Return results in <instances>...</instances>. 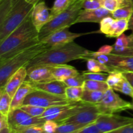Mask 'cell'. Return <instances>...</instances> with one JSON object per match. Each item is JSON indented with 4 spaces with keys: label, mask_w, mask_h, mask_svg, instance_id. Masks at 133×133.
<instances>
[{
    "label": "cell",
    "mask_w": 133,
    "mask_h": 133,
    "mask_svg": "<svg viewBox=\"0 0 133 133\" xmlns=\"http://www.w3.org/2000/svg\"><path fill=\"white\" fill-rule=\"evenodd\" d=\"M27 77V70L25 66L21 68L20 69L16 71L8 80L7 83L3 88L5 92L9 94L12 97H14V94L17 92L19 87L22 85L26 81Z\"/></svg>",
    "instance_id": "cell-16"
},
{
    "label": "cell",
    "mask_w": 133,
    "mask_h": 133,
    "mask_svg": "<svg viewBox=\"0 0 133 133\" xmlns=\"http://www.w3.org/2000/svg\"><path fill=\"white\" fill-rule=\"evenodd\" d=\"M88 125L74 124V123H61L55 133H75Z\"/></svg>",
    "instance_id": "cell-31"
},
{
    "label": "cell",
    "mask_w": 133,
    "mask_h": 133,
    "mask_svg": "<svg viewBox=\"0 0 133 133\" xmlns=\"http://www.w3.org/2000/svg\"><path fill=\"white\" fill-rule=\"evenodd\" d=\"M99 32L103 33L108 38H112L116 28V19L112 16H107L104 18L99 23Z\"/></svg>",
    "instance_id": "cell-21"
},
{
    "label": "cell",
    "mask_w": 133,
    "mask_h": 133,
    "mask_svg": "<svg viewBox=\"0 0 133 133\" xmlns=\"http://www.w3.org/2000/svg\"><path fill=\"white\" fill-rule=\"evenodd\" d=\"M87 61V71L88 72H105L109 74L113 71V68L109 66L101 63L94 58H88Z\"/></svg>",
    "instance_id": "cell-22"
},
{
    "label": "cell",
    "mask_w": 133,
    "mask_h": 133,
    "mask_svg": "<svg viewBox=\"0 0 133 133\" xmlns=\"http://www.w3.org/2000/svg\"><path fill=\"white\" fill-rule=\"evenodd\" d=\"M83 0H74L68 9L49 21L39 32L40 41L50 34L64 28H70L82 9Z\"/></svg>",
    "instance_id": "cell-4"
},
{
    "label": "cell",
    "mask_w": 133,
    "mask_h": 133,
    "mask_svg": "<svg viewBox=\"0 0 133 133\" xmlns=\"http://www.w3.org/2000/svg\"><path fill=\"white\" fill-rule=\"evenodd\" d=\"M31 20L38 32L51 21V9L48 8L45 1H39L34 6L31 12Z\"/></svg>",
    "instance_id": "cell-13"
},
{
    "label": "cell",
    "mask_w": 133,
    "mask_h": 133,
    "mask_svg": "<svg viewBox=\"0 0 133 133\" xmlns=\"http://www.w3.org/2000/svg\"><path fill=\"white\" fill-rule=\"evenodd\" d=\"M42 125H32L12 130V133H45Z\"/></svg>",
    "instance_id": "cell-37"
},
{
    "label": "cell",
    "mask_w": 133,
    "mask_h": 133,
    "mask_svg": "<svg viewBox=\"0 0 133 133\" xmlns=\"http://www.w3.org/2000/svg\"><path fill=\"white\" fill-rule=\"evenodd\" d=\"M92 32H85V33H76L70 32L69 28H64L58 30L48 36H45L40 40L44 44H47L49 47H55L58 45H64L68 43L72 42L77 38Z\"/></svg>",
    "instance_id": "cell-12"
},
{
    "label": "cell",
    "mask_w": 133,
    "mask_h": 133,
    "mask_svg": "<svg viewBox=\"0 0 133 133\" xmlns=\"http://www.w3.org/2000/svg\"><path fill=\"white\" fill-rule=\"evenodd\" d=\"M129 47H133V41H130Z\"/></svg>",
    "instance_id": "cell-50"
},
{
    "label": "cell",
    "mask_w": 133,
    "mask_h": 133,
    "mask_svg": "<svg viewBox=\"0 0 133 133\" xmlns=\"http://www.w3.org/2000/svg\"><path fill=\"white\" fill-rule=\"evenodd\" d=\"M129 43L130 40L129 36H127L124 33L122 34V35L117 37L115 44L113 45L114 50L112 53L118 54V53L123 51L125 49L128 48L129 45Z\"/></svg>",
    "instance_id": "cell-29"
},
{
    "label": "cell",
    "mask_w": 133,
    "mask_h": 133,
    "mask_svg": "<svg viewBox=\"0 0 133 133\" xmlns=\"http://www.w3.org/2000/svg\"><path fill=\"white\" fill-rule=\"evenodd\" d=\"M131 3L132 2L130 0H104L103 7L113 12L118 8Z\"/></svg>",
    "instance_id": "cell-32"
},
{
    "label": "cell",
    "mask_w": 133,
    "mask_h": 133,
    "mask_svg": "<svg viewBox=\"0 0 133 133\" xmlns=\"http://www.w3.org/2000/svg\"><path fill=\"white\" fill-rule=\"evenodd\" d=\"M25 1H27V2H28L29 3L35 5L36 3H38L40 0H25Z\"/></svg>",
    "instance_id": "cell-48"
},
{
    "label": "cell",
    "mask_w": 133,
    "mask_h": 133,
    "mask_svg": "<svg viewBox=\"0 0 133 133\" xmlns=\"http://www.w3.org/2000/svg\"><path fill=\"white\" fill-rule=\"evenodd\" d=\"M8 127H9L8 116L1 114L0 115V130Z\"/></svg>",
    "instance_id": "cell-43"
},
{
    "label": "cell",
    "mask_w": 133,
    "mask_h": 133,
    "mask_svg": "<svg viewBox=\"0 0 133 133\" xmlns=\"http://www.w3.org/2000/svg\"><path fill=\"white\" fill-rule=\"evenodd\" d=\"M104 0H83L82 9L94 10L103 7Z\"/></svg>",
    "instance_id": "cell-38"
},
{
    "label": "cell",
    "mask_w": 133,
    "mask_h": 133,
    "mask_svg": "<svg viewBox=\"0 0 133 133\" xmlns=\"http://www.w3.org/2000/svg\"><path fill=\"white\" fill-rule=\"evenodd\" d=\"M84 88L79 87H67L65 92L66 98L73 103L81 102L82 100Z\"/></svg>",
    "instance_id": "cell-25"
},
{
    "label": "cell",
    "mask_w": 133,
    "mask_h": 133,
    "mask_svg": "<svg viewBox=\"0 0 133 133\" xmlns=\"http://www.w3.org/2000/svg\"><path fill=\"white\" fill-rule=\"evenodd\" d=\"M129 38L130 41H133V32L129 36Z\"/></svg>",
    "instance_id": "cell-49"
},
{
    "label": "cell",
    "mask_w": 133,
    "mask_h": 133,
    "mask_svg": "<svg viewBox=\"0 0 133 133\" xmlns=\"http://www.w3.org/2000/svg\"><path fill=\"white\" fill-rule=\"evenodd\" d=\"M115 55L121 56H127V57H133V47H128L123 51Z\"/></svg>",
    "instance_id": "cell-45"
},
{
    "label": "cell",
    "mask_w": 133,
    "mask_h": 133,
    "mask_svg": "<svg viewBox=\"0 0 133 133\" xmlns=\"http://www.w3.org/2000/svg\"><path fill=\"white\" fill-rule=\"evenodd\" d=\"M113 50H114V47L112 45H103L102 47L99 48L97 52L98 53L103 55H110V53H112Z\"/></svg>",
    "instance_id": "cell-42"
},
{
    "label": "cell",
    "mask_w": 133,
    "mask_h": 133,
    "mask_svg": "<svg viewBox=\"0 0 133 133\" xmlns=\"http://www.w3.org/2000/svg\"><path fill=\"white\" fill-rule=\"evenodd\" d=\"M12 97L4 88H0V114L9 116L10 112Z\"/></svg>",
    "instance_id": "cell-24"
},
{
    "label": "cell",
    "mask_w": 133,
    "mask_h": 133,
    "mask_svg": "<svg viewBox=\"0 0 133 133\" xmlns=\"http://www.w3.org/2000/svg\"><path fill=\"white\" fill-rule=\"evenodd\" d=\"M39 32L31 20V14L3 41L0 42V62L40 42Z\"/></svg>",
    "instance_id": "cell-1"
},
{
    "label": "cell",
    "mask_w": 133,
    "mask_h": 133,
    "mask_svg": "<svg viewBox=\"0 0 133 133\" xmlns=\"http://www.w3.org/2000/svg\"><path fill=\"white\" fill-rule=\"evenodd\" d=\"M75 133H102L101 132L98 127L95 124V122L93 123L86 126L84 128L81 129L80 131H77Z\"/></svg>",
    "instance_id": "cell-40"
},
{
    "label": "cell",
    "mask_w": 133,
    "mask_h": 133,
    "mask_svg": "<svg viewBox=\"0 0 133 133\" xmlns=\"http://www.w3.org/2000/svg\"><path fill=\"white\" fill-rule=\"evenodd\" d=\"M0 1H1V0H0Z\"/></svg>",
    "instance_id": "cell-53"
},
{
    "label": "cell",
    "mask_w": 133,
    "mask_h": 133,
    "mask_svg": "<svg viewBox=\"0 0 133 133\" xmlns=\"http://www.w3.org/2000/svg\"><path fill=\"white\" fill-rule=\"evenodd\" d=\"M108 66L122 71H133V57L121 56L110 53V61Z\"/></svg>",
    "instance_id": "cell-19"
},
{
    "label": "cell",
    "mask_w": 133,
    "mask_h": 133,
    "mask_svg": "<svg viewBox=\"0 0 133 133\" xmlns=\"http://www.w3.org/2000/svg\"><path fill=\"white\" fill-rule=\"evenodd\" d=\"M123 77H124V75L122 71L113 68V71L109 74L106 82L109 87L113 89L116 86L118 85L122 81Z\"/></svg>",
    "instance_id": "cell-30"
},
{
    "label": "cell",
    "mask_w": 133,
    "mask_h": 133,
    "mask_svg": "<svg viewBox=\"0 0 133 133\" xmlns=\"http://www.w3.org/2000/svg\"><path fill=\"white\" fill-rule=\"evenodd\" d=\"M130 1H131V2H132V4H133V0H130Z\"/></svg>",
    "instance_id": "cell-52"
},
{
    "label": "cell",
    "mask_w": 133,
    "mask_h": 133,
    "mask_svg": "<svg viewBox=\"0 0 133 133\" xmlns=\"http://www.w3.org/2000/svg\"><path fill=\"white\" fill-rule=\"evenodd\" d=\"M113 90L130 96L133 99V88L125 77L122 81L113 88Z\"/></svg>",
    "instance_id": "cell-33"
},
{
    "label": "cell",
    "mask_w": 133,
    "mask_h": 133,
    "mask_svg": "<svg viewBox=\"0 0 133 133\" xmlns=\"http://www.w3.org/2000/svg\"><path fill=\"white\" fill-rule=\"evenodd\" d=\"M129 29L131 30L133 32V13L129 20Z\"/></svg>",
    "instance_id": "cell-47"
},
{
    "label": "cell",
    "mask_w": 133,
    "mask_h": 133,
    "mask_svg": "<svg viewBox=\"0 0 133 133\" xmlns=\"http://www.w3.org/2000/svg\"><path fill=\"white\" fill-rule=\"evenodd\" d=\"M84 90L92 91H101L106 92L110 87H109L107 82L97 81L86 80L83 84Z\"/></svg>",
    "instance_id": "cell-28"
},
{
    "label": "cell",
    "mask_w": 133,
    "mask_h": 133,
    "mask_svg": "<svg viewBox=\"0 0 133 133\" xmlns=\"http://www.w3.org/2000/svg\"><path fill=\"white\" fill-rule=\"evenodd\" d=\"M122 72H123V74L125 77L129 82V83L133 88V71H123Z\"/></svg>",
    "instance_id": "cell-44"
},
{
    "label": "cell",
    "mask_w": 133,
    "mask_h": 133,
    "mask_svg": "<svg viewBox=\"0 0 133 133\" xmlns=\"http://www.w3.org/2000/svg\"><path fill=\"white\" fill-rule=\"evenodd\" d=\"M133 13L132 3L129 5L121 6L112 12V16L115 19H125L130 20Z\"/></svg>",
    "instance_id": "cell-26"
},
{
    "label": "cell",
    "mask_w": 133,
    "mask_h": 133,
    "mask_svg": "<svg viewBox=\"0 0 133 133\" xmlns=\"http://www.w3.org/2000/svg\"><path fill=\"white\" fill-rule=\"evenodd\" d=\"M96 105L101 114H115L132 109V103L125 101L119 97L111 88H109L105 92L101 102Z\"/></svg>",
    "instance_id": "cell-6"
},
{
    "label": "cell",
    "mask_w": 133,
    "mask_h": 133,
    "mask_svg": "<svg viewBox=\"0 0 133 133\" xmlns=\"http://www.w3.org/2000/svg\"><path fill=\"white\" fill-rule=\"evenodd\" d=\"M50 47L40 42L30 47L13 57L0 62V88H3L10 77L23 66H26L31 60Z\"/></svg>",
    "instance_id": "cell-3"
},
{
    "label": "cell",
    "mask_w": 133,
    "mask_h": 133,
    "mask_svg": "<svg viewBox=\"0 0 133 133\" xmlns=\"http://www.w3.org/2000/svg\"><path fill=\"white\" fill-rule=\"evenodd\" d=\"M107 16H112V12L104 7L94 10L81 9L79 12L77 18L74 22V24L79 23H99L101 20Z\"/></svg>",
    "instance_id": "cell-14"
},
{
    "label": "cell",
    "mask_w": 133,
    "mask_h": 133,
    "mask_svg": "<svg viewBox=\"0 0 133 133\" xmlns=\"http://www.w3.org/2000/svg\"><path fill=\"white\" fill-rule=\"evenodd\" d=\"M104 92L101 91L87 90L84 89L81 101L83 103L92 105H97L101 102L103 97Z\"/></svg>",
    "instance_id": "cell-23"
},
{
    "label": "cell",
    "mask_w": 133,
    "mask_h": 133,
    "mask_svg": "<svg viewBox=\"0 0 133 133\" xmlns=\"http://www.w3.org/2000/svg\"><path fill=\"white\" fill-rule=\"evenodd\" d=\"M0 133H12V130L10 127H5L0 130Z\"/></svg>",
    "instance_id": "cell-46"
},
{
    "label": "cell",
    "mask_w": 133,
    "mask_h": 133,
    "mask_svg": "<svg viewBox=\"0 0 133 133\" xmlns=\"http://www.w3.org/2000/svg\"><path fill=\"white\" fill-rule=\"evenodd\" d=\"M9 127L12 130L32 125H42L45 122L39 117H32L21 109L10 112L8 116Z\"/></svg>",
    "instance_id": "cell-10"
},
{
    "label": "cell",
    "mask_w": 133,
    "mask_h": 133,
    "mask_svg": "<svg viewBox=\"0 0 133 133\" xmlns=\"http://www.w3.org/2000/svg\"><path fill=\"white\" fill-rule=\"evenodd\" d=\"M73 103L66 98V96L53 94L44 91L35 90L26 97L23 105H32L45 109Z\"/></svg>",
    "instance_id": "cell-7"
},
{
    "label": "cell",
    "mask_w": 133,
    "mask_h": 133,
    "mask_svg": "<svg viewBox=\"0 0 133 133\" xmlns=\"http://www.w3.org/2000/svg\"><path fill=\"white\" fill-rule=\"evenodd\" d=\"M89 52V50L74 41L64 45L50 47L31 60L25 67L28 70L38 66L66 64L75 60H83Z\"/></svg>",
    "instance_id": "cell-2"
},
{
    "label": "cell",
    "mask_w": 133,
    "mask_h": 133,
    "mask_svg": "<svg viewBox=\"0 0 133 133\" xmlns=\"http://www.w3.org/2000/svg\"><path fill=\"white\" fill-rule=\"evenodd\" d=\"M96 105L84 103L83 107L76 114L71 116L61 123H74V124L90 125L97 120L100 115Z\"/></svg>",
    "instance_id": "cell-11"
},
{
    "label": "cell",
    "mask_w": 133,
    "mask_h": 133,
    "mask_svg": "<svg viewBox=\"0 0 133 133\" xmlns=\"http://www.w3.org/2000/svg\"><path fill=\"white\" fill-rule=\"evenodd\" d=\"M105 133H133V123L119 129Z\"/></svg>",
    "instance_id": "cell-41"
},
{
    "label": "cell",
    "mask_w": 133,
    "mask_h": 133,
    "mask_svg": "<svg viewBox=\"0 0 133 133\" xmlns=\"http://www.w3.org/2000/svg\"><path fill=\"white\" fill-rule=\"evenodd\" d=\"M35 90V88L33 83L29 81L26 80L17 90L12 99L10 112L16 109H20L21 107L24 103L27 96Z\"/></svg>",
    "instance_id": "cell-17"
},
{
    "label": "cell",
    "mask_w": 133,
    "mask_h": 133,
    "mask_svg": "<svg viewBox=\"0 0 133 133\" xmlns=\"http://www.w3.org/2000/svg\"><path fill=\"white\" fill-rule=\"evenodd\" d=\"M84 103H85L81 101V102L73 103L68 105L51 107L46 109L44 114L39 118L45 121H55L58 122L60 124L79 111Z\"/></svg>",
    "instance_id": "cell-8"
},
{
    "label": "cell",
    "mask_w": 133,
    "mask_h": 133,
    "mask_svg": "<svg viewBox=\"0 0 133 133\" xmlns=\"http://www.w3.org/2000/svg\"><path fill=\"white\" fill-rule=\"evenodd\" d=\"M20 109L32 117H40L46 110L45 108L32 105H23Z\"/></svg>",
    "instance_id": "cell-34"
},
{
    "label": "cell",
    "mask_w": 133,
    "mask_h": 133,
    "mask_svg": "<svg viewBox=\"0 0 133 133\" xmlns=\"http://www.w3.org/2000/svg\"><path fill=\"white\" fill-rule=\"evenodd\" d=\"M84 75L86 80L97 81L106 82L107 79L109 74H105V72H88L87 71H84L82 72Z\"/></svg>",
    "instance_id": "cell-36"
},
{
    "label": "cell",
    "mask_w": 133,
    "mask_h": 133,
    "mask_svg": "<svg viewBox=\"0 0 133 133\" xmlns=\"http://www.w3.org/2000/svg\"><path fill=\"white\" fill-rule=\"evenodd\" d=\"M52 68L51 66H38L28 69L26 80L32 83H44L55 80Z\"/></svg>",
    "instance_id": "cell-15"
},
{
    "label": "cell",
    "mask_w": 133,
    "mask_h": 133,
    "mask_svg": "<svg viewBox=\"0 0 133 133\" xmlns=\"http://www.w3.org/2000/svg\"><path fill=\"white\" fill-rule=\"evenodd\" d=\"M85 81L86 79L84 75H83L82 73H80L75 76L71 77L66 79L63 82L66 84L67 87H83V84H84Z\"/></svg>",
    "instance_id": "cell-35"
},
{
    "label": "cell",
    "mask_w": 133,
    "mask_h": 133,
    "mask_svg": "<svg viewBox=\"0 0 133 133\" xmlns=\"http://www.w3.org/2000/svg\"><path fill=\"white\" fill-rule=\"evenodd\" d=\"M59 123L53 120H46L43 124V129L45 133H55Z\"/></svg>",
    "instance_id": "cell-39"
},
{
    "label": "cell",
    "mask_w": 133,
    "mask_h": 133,
    "mask_svg": "<svg viewBox=\"0 0 133 133\" xmlns=\"http://www.w3.org/2000/svg\"><path fill=\"white\" fill-rule=\"evenodd\" d=\"M35 90L44 91L56 95L65 96L67 86L63 81L53 80L44 83H32Z\"/></svg>",
    "instance_id": "cell-18"
},
{
    "label": "cell",
    "mask_w": 133,
    "mask_h": 133,
    "mask_svg": "<svg viewBox=\"0 0 133 133\" xmlns=\"http://www.w3.org/2000/svg\"><path fill=\"white\" fill-rule=\"evenodd\" d=\"M74 0H55L51 9V20L70 6Z\"/></svg>",
    "instance_id": "cell-27"
},
{
    "label": "cell",
    "mask_w": 133,
    "mask_h": 133,
    "mask_svg": "<svg viewBox=\"0 0 133 133\" xmlns=\"http://www.w3.org/2000/svg\"><path fill=\"white\" fill-rule=\"evenodd\" d=\"M132 123L133 118L115 114H100L95 122V124L102 133L114 131Z\"/></svg>",
    "instance_id": "cell-9"
},
{
    "label": "cell",
    "mask_w": 133,
    "mask_h": 133,
    "mask_svg": "<svg viewBox=\"0 0 133 133\" xmlns=\"http://www.w3.org/2000/svg\"><path fill=\"white\" fill-rule=\"evenodd\" d=\"M52 73L55 80L64 81L68 78L74 77L80 74L79 71L71 66L67 64L53 66Z\"/></svg>",
    "instance_id": "cell-20"
},
{
    "label": "cell",
    "mask_w": 133,
    "mask_h": 133,
    "mask_svg": "<svg viewBox=\"0 0 133 133\" xmlns=\"http://www.w3.org/2000/svg\"><path fill=\"white\" fill-rule=\"evenodd\" d=\"M132 110H133V99H132Z\"/></svg>",
    "instance_id": "cell-51"
},
{
    "label": "cell",
    "mask_w": 133,
    "mask_h": 133,
    "mask_svg": "<svg viewBox=\"0 0 133 133\" xmlns=\"http://www.w3.org/2000/svg\"><path fill=\"white\" fill-rule=\"evenodd\" d=\"M34 6L25 0H19L14 5L3 22L0 23V42L3 41L31 15Z\"/></svg>",
    "instance_id": "cell-5"
}]
</instances>
